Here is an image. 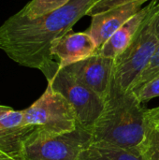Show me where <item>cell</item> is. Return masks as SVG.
<instances>
[{
    "instance_id": "cell-7",
    "label": "cell",
    "mask_w": 159,
    "mask_h": 160,
    "mask_svg": "<svg viewBox=\"0 0 159 160\" xmlns=\"http://www.w3.org/2000/svg\"><path fill=\"white\" fill-rule=\"evenodd\" d=\"M79 82L102 98L109 94L113 69V59L99 53L63 68Z\"/></svg>"
},
{
    "instance_id": "cell-16",
    "label": "cell",
    "mask_w": 159,
    "mask_h": 160,
    "mask_svg": "<svg viewBox=\"0 0 159 160\" xmlns=\"http://www.w3.org/2000/svg\"><path fill=\"white\" fill-rule=\"evenodd\" d=\"M159 77V44L157 45L153 56L151 57L148 65L134 82L130 92H135L145 85L147 82Z\"/></svg>"
},
{
    "instance_id": "cell-12",
    "label": "cell",
    "mask_w": 159,
    "mask_h": 160,
    "mask_svg": "<svg viewBox=\"0 0 159 160\" xmlns=\"http://www.w3.org/2000/svg\"><path fill=\"white\" fill-rule=\"evenodd\" d=\"M34 128L25 126L23 111L11 110L0 117V139L21 135Z\"/></svg>"
},
{
    "instance_id": "cell-3",
    "label": "cell",
    "mask_w": 159,
    "mask_h": 160,
    "mask_svg": "<svg viewBox=\"0 0 159 160\" xmlns=\"http://www.w3.org/2000/svg\"><path fill=\"white\" fill-rule=\"evenodd\" d=\"M42 73L52 89L60 93L72 106L78 125L91 131L104 109L105 99L79 82L65 68H60L57 61Z\"/></svg>"
},
{
    "instance_id": "cell-14",
    "label": "cell",
    "mask_w": 159,
    "mask_h": 160,
    "mask_svg": "<svg viewBox=\"0 0 159 160\" xmlns=\"http://www.w3.org/2000/svg\"><path fill=\"white\" fill-rule=\"evenodd\" d=\"M71 0H31L20 10V13L28 19H37L63 8Z\"/></svg>"
},
{
    "instance_id": "cell-21",
    "label": "cell",
    "mask_w": 159,
    "mask_h": 160,
    "mask_svg": "<svg viewBox=\"0 0 159 160\" xmlns=\"http://www.w3.org/2000/svg\"><path fill=\"white\" fill-rule=\"evenodd\" d=\"M11 110H13L11 107H7V106H0V117H1L3 114H5L6 112H7L11 111Z\"/></svg>"
},
{
    "instance_id": "cell-17",
    "label": "cell",
    "mask_w": 159,
    "mask_h": 160,
    "mask_svg": "<svg viewBox=\"0 0 159 160\" xmlns=\"http://www.w3.org/2000/svg\"><path fill=\"white\" fill-rule=\"evenodd\" d=\"M141 103L148 102L154 98L159 97V77L147 82L139 90L132 92Z\"/></svg>"
},
{
    "instance_id": "cell-2",
    "label": "cell",
    "mask_w": 159,
    "mask_h": 160,
    "mask_svg": "<svg viewBox=\"0 0 159 160\" xmlns=\"http://www.w3.org/2000/svg\"><path fill=\"white\" fill-rule=\"evenodd\" d=\"M145 112L132 92L111 82L104 109L90 131L93 143L139 151L147 130Z\"/></svg>"
},
{
    "instance_id": "cell-19",
    "label": "cell",
    "mask_w": 159,
    "mask_h": 160,
    "mask_svg": "<svg viewBox=\"0 0 159 160\" xmlns=\"http://www.w3.org/2000/svg\"><path fill=\"white\" fill-rule=\"evenodd\" d=\"M145 123L147 128H159V107L146 110Z\"/></svg>"
},
{
    "instance_id": "cell-9",
    "label": "cell",
    "mask_w": 159,
    "mask_h": 160,
    "mask_svg": "<svg viewBox=\"0 0 159 160\" xmlns=\"http://www.w3.org/2000/svg\"><path fill=\"white\" fill-rule=\"evenodd\" d=\"M97 52V46L90 35L86 32H73L72 30L56 39L52 46V54L58 59L60 68L88 58Z\"/></svg>"
},
{
    "instance_id": "cell-18",
    "label": "cell",
    "mask_w": 159,
    "mask_h": 160,
    "mask_svg": "<svg viewBox=\"0 0 159 160\" xmlns=\"http://www.w3.org/2000/svg\"><path fill=\"white\" fill-rule=\"evenodd\" d=\"M130 1H134V0H95L94 4L88 9L86 15L93 16V15H96L97 13L111 9L114 7L126 4V3L130 2Z\"/></svg>"
},
{
    "instance_id": "cell-8",
    "label": "cell",
    "mask_w": 159,
    "mask_h": 160,
    "mask_svg": "<svg viewBox=\"0 0 159 160\" xmlns=\"http://www.w3.org/2000/svg\"><path fill=\"white\" fill-rule=\"evenodd\" d=\"M150 0H134L91 16L92 22L85 31L92 37L97 50L131 17H133Z\"/></svg>"
},
{
    "instance_id": "cell-13",
    "label": "cell",
    "mask_w": 159,
    "mask_h": 160,
    "mask_svg": "<svg viewBox=\"0 0 159 160\" xmlns=\"http://www.w3.org/2000/svg\"><path fill=\"white\" fill-rule=\"evenodd\" d=\"M34 128L21 135L0 139V160H28L24 155L23 142Z\"/></svg>"
},
{
    "instance_id": "cell-5",
    "label": "cell",
    "mask_w": 159,
    "mask_h": 160,
    "mask_svg": "<svg viewBox=\"0 0 159 160\" xmlns=\"http://www.w3.org/2000/svg\"><path fill=\"white\" fill-rule=\"evenodd\" d=\"M92 143L90 131L78 126L62 134H45L35 128L24 139L23 146L28 160H77Z\"/></svg>"
},
{
    "instance_id": "cell-4",
    "label": "cell",
    "mask_w": 159,
    "mask_h": 160,
    "mask_svg": "<svg viewBox=\"0 0 159 160\" xmlns=\"http://www.w3.org/2000/svg\"><path fill=\"white\" fill-rule=\"evenodd\" d=\"M153 10L154 8L145 18L128 47L113 59L112 82L122 91L131 90L159 44V39L151 23Z\"/></svg>"
},
{
    "instance_id": "cell-1",
    "label": "cell",
    "mask_w": 159,
    "mask_h": 160,
    "mask_svg": "<svg viewBox=\"0 0 159 160\" xmlns=\"http://www.w3.org/2000/svg\"><path fill=\"white\" fill-rule=\"evenodd\" d=\"M95 0H71L63 8L28 19L17 12L0 26V49L17 64L41 72L55 62L52 43L72 30Z\"/></svg>"
},
{
    "instance_id": "cell-11",
    "label": "cell",
    "mask_w": 159,
    "mask_h": 160,
    "mask_svg": "<svg viewBox=\"0 0 159 160\" xmlns=\"http://www.w3.org/2000/svg\"><path fill=\"white\" fill-rule=\"evenodd\" d=\"M77 160H143L139 151L92 143Z\"/></svg>"
},
{
    "instance_id": "cell-6",
    "label": "cell",
    "mask_w": 159,
    "mask_h": 160,
    "mask_svg": "<svg viewBox=\"0 0 159 160\" xmlns=\"http://www.w3.org/2000/svg\"><path fill=\"white\" fill-rule=\"evenodd\" d=\"M25 126L45 134H62L75 130L78 120L69 102L48 83L46 90L29 108L22 110Z\"/></svg>"
},
{
    "instance_id": "cell-10",
    "label": "cell",
    "mask_w": 159,
    "mask_h": 160,
    "mask_svg": "<svg viewBox=\"0 0 159 160\" xmlns=\"http://www.w3.org/2000/svg\"><path fill=\"white\" fill-rule=\"evenodd\" d=\"M157 0H151V3L142 8L127 22H125L98 50L97 53L114 59L122 53L134 39L135 36L142 27L145 18L157 4Z\"/></svg>"
},
{
    "instance_id": "cell-20",
    "label": "cell",
    "mask_w": 159,
    "mask_h": 160,
    "mask_svg": "<svg viewBox=\"0 0 159 160\" xmlns=\"http://www.w3.org/2000/svg\"><path fill=\"white\" fill-rule=\"evenodd\" d=\"M151 23H152V26H153L156 36L159 39V2L154 8L153 14L151 17Z\"/></svg>"
},
{
    "instance_id": "cell-15",
    "label": "cell",
    "mask_w": 159,
    "mask_h": 160,
    "mask_svg": "<svg viewBox=\"0 0 159 160\" xmlns=\"http://www.w3.org/2000/svg\"><path fill=\"white\" fill-rule=\"evenodd\" d=\"M139 151L143 160H159V128H147Z\"/></svg>"
}]
</instances>
